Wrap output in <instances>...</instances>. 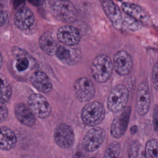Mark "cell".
I'll list each match as a JSON object with an SVG mask.
<instances>
[{
	"mask_svg": "<svg viewBox=\"0 0 158 158\" xmlns=\"http://www.w3.org/2000/svg\"><path fill=\"white\" fill-rule=\"evenodd\" d=\"M90 158H96V157H90Z\"/></svg>",
	"mask_w": 158,
	"mask_h": 158,
	"instance_id": "e575fe53",
	"label": "cell"
},
{
	"mask_svg": "<svg viewBox=\"0 0 158 158\" xmlns=\"http://www.w3.org/2000/svg\"><path fill=\"white\" fill-rule=\"evenodd\" d=\"M7 4V0H0V9H4Z\"/></svg>",
	"mask_w": 158,
	"mask_h": 158,
	"instance_id": "d6a6232c",
	"label": "cell"
},
{
	"mask_svg": "<svg viewBox=\"0 0 158 158\" xmlns=\"http://www.w3.org/2000/svg\"><path fill=\"white\" fill-rule=\"evenodd\" d=\"M152 125L154 131L158 135V103L155 106L153 110Z\"/></svg>",
	"mask_w": 158,
	"mask_h": 158,
	"instance_id": "83f0119b",
	"label": "cell"
},
{
	"mask_svg": "<svg viewBox=\"0 0 158 158\" xmlns=\"http://www.w3.org/2000/svg\"><path fill=\"white\" fill-rule=\"evenodd\" d=\"M30 4L35 6H40L42 5L43 0H27Z\"/></svg>",
	"mask_w": 158,
	"mask_h": 158,
	"instance_id": "1f68e13d",
	"label": "cell"
},
{
	"mask_svg": "<svg viewBox=\"0 0 158 158\" xmlns=\"http://www.w3.org/2000/svg\"><path fill=\"white\" fill-rule=\"evenodd\" d=\"M112 62L115 71L122 76L128 75L133 67L131 56L125 50L118 51L114 56Z\"/></svg>",
	"mask_w": 158,
	"mask_h": 158,
	"instance_id": "30bf717a",
	"label": "cell"
},
{
	"mask_svg": "<svg viewBox=\"0 0 158 158\" xmlns=\"http://www.w3.org/2000/svg\"><path fill=\"white\" fill-rule=\"evenodd\" d=\"M13 5L15 8H18L20 9L22 7H23L24 3H25V0H12Z\"/></svg>",
	"mask_w": 158,
	"mask_h": 158,
	"instance_id": "4dcf8cb0",
	"label": "cell"
},
{
	"mask_svg": "<svg viewBox=\"0 0 158 158\" xmlns=\"http://www.w3.org/2000/svg\"><path fill=\"white\" fill-rule=\"evenodd\" d=\"M102 8L114 27L119 29L122 26L123 15L120 8L112 0H100Z\"/></svg>",
	"mask_w": 158,
	"mask_h": 158,
	"instance_id": "4fadbf2b",
	"label": "cell"
},
{
	"mask_svg": "<svg viewBox=\"0 0 158 158\" xmlns=\"http://www.w3.org/2000/svg\"><path fill=\"white\" fill-rule=\"evenodd\" d=\"M105 137L106 132L102 128L94 127L89 130L83 137L82 147L87 152H94L100 147Z\"/></svg>",
	"mask_w": 158,
	"mask_h": 158,
	"instance_id": "52a82bcc",
	"label": "cell"
},
{
	"mask_svg": "<svg viewBox=\"0 0 158 158\" xmlns=\"http://www.w3.org/2000/svg\"><path fill=\"white\" fill-rule=\"evenodd\" d=\"M144 152L145 158H158V141L149 139L146 144Z\"/></svg>",
	"mask_w": 158,
	"mask_h": 158,
	"instance_id": "603a6c76",
	"label": "cell"
},
{
	"mask_svg": "<svg viewBox=\"0 0 158 158\" xmlns=\"http://www.w3.org/2000/svg\"><path fill=\"white\" fill-rule=\"evenodd\" d=\"M128 158H145V152L141 143L135 140L130 145L128 152Z\"/></svg>",
	"mask_w": 158,
	"mask_h": 158,
	"instance_id": "7402d4cb",
	"label": "cell"
},
{
	"mask_svg": "<svg viewBox=\"0 0 158 158\" xmlns=\"http://www.w3.org/2000/svg\"><path fill=\"white\" fill-rule=\"evenodd\" d=\"M30 82L39 91L47 93L52 89V83L49 77L43 72L36 71L30 77Z\"/></svg>",
	"mask_w": 158,
	"mask_h": 158,
	"instance_id": "e0dca14e",
	"label": "cell"
},
{
	"mask_svg": "<svg viewBox=\"0 0 158 158\" xmlns=\"http://www.w3.org/2000/svg\"><path fill=\"white\" fill-rule=\"evenodd\" d=\"M57 38L64 45L72 46L79 43L81 35L77 28L70 25H64L58 29Z\"/></svg>",
	"mask_w": 158,
	"mask_h": 158,
	"instance_id": "5bb4252c",
	"label": "cell"
},
{
	"mask_svg": "<svg viewBox=\"0 0 158 158\" xmlns=\"http://www.w3.org/2000/svg\"><path fill=\"white\" fill-rule=\"evenodd\" d=\"M151 94L148 85L145 81L141 82L138 87L136 98V111L139 115H146L150 107Z\"/></svg>",
	"mask_w": 158,
	"mask_h": 158,
	"instance_id": "9c48e42d",
	"label": "cell"
},
{
	"mask_svg": "<svg viewBox=\"0 0 158 158\" xmlns=\"http://www.w3.org/2000/svg\"><path fill=\"white\" fill-rule=\"evenodd\" d=\"M129 91L123 85L115 86L110 91L107 100L108 109L113 113L122 112L125 107L128 100Z\"/></svg>",
	"mask_w": 158,
	"mask_h": 158,
	"instance_id": "3957f363",
	"label": "cell"
},
{
	"mask_svg": "<svg viewBox=\"0 0 158 158\" xmlns=\"http://www.w3.org/2000/svg\"><path fill=\"white\" fill-rule=\"evenodd\" d=\"M114 66L111 59L106 54L96 56L93 60L91 70L94 79L98 83H105L110 78Z\"/></svg>",
	"mask_w": 158,
	"mask_h": 158,
	"instance_id": "6da1fadb",
	"label": "cell"
},
{
	"mask_svg": "<svg viewBox=\"0 0 158 158\" xmlns=\"http://www.w3.org/2000/svg\"><path fill=\"white\" fill-rule=\"evenodd\" d=\"M12 93V86L7 78L0 73V102H6L9 101Z\"/></svg>",
	"mask_w": 158,
	"mask_h": 158,
	"instance_id": "44dd1931",
	"label": "cell"
},
{
	"mask_svg": "<svg viewBox=\"0 0 158 158\" xmlns=\"http://www.w3.org/2000/svg\"><path fill=\"white\" fill-rule=\"evenodd\" d=\"M8 116V109L4 102H0V123L5 121Z\"/></svg>",
	"mask_w": 158,
	"mask_h": 158,
	"instance_id": "f1b7e54d",
	"label": "cell"
},
{
	"mask_svg": "<svg viewBox=\"0 0 158 158\" xmlns=\"http://www.w3.org/2000/svg\"><path fill=\"white\" fill-rule=\"evenodd\" d=\"M9 19L7 12L4 9H0V27L5 25Z\"/></svg>",
	"mask_w": 158,
	"mask_h": 158,
	"instance_id": "f546056e",
	"label": "cell"
},
{
	"mask_svg": "<svg viewBox=\"0 0 158 158\" xmlns=\"http://www.w3.org/2000/svg\"><path fill=\"white\" fill-rule=\"evenodd\" d=\"M39 45L44 53L51 56L55 55L58 48L56 40L49 33H44L40 36Z\"/></svg>",
	"mask_w": 158,
	"mask_h": 158,
	"instance_id": "ffe728a7",
	"label": "cell"
},
{
	"mask_svg": "<svg viewBox=\"0 0 158 158\" xmlns=\"http://www.w3.org/2000/svg\"><path fill=\"white\" fill-rule=\"evenodd\" d=\"M27 106L33 114L40 118L45 119L51 115V106L47 99L40 94H30L27 100Z\"/></svg>",
	"mask_w": 158,
	"mask_h": 158,
	"instance_id": "5b68a950",
	"label": "cell"
},
{
	"mask_svg": "<svg viewBox=\"0 0 158 158\" xmlns=\"http://www.w3.org/2000/svg\"><path fill=\"white\" fill-rule=\"evenodd\" d=\"M122 26L130 31H137L143 27V23L128 15L123 18Z\"/></svg>",
	"mask_w": 158,
	"mask_h": 158,
	"instance_id": "cb8c5ba5",
	"label": "cell"
},
{
	"mask_svg": "<svg viewBox=\"0 0 158 158\" xmlns=\"http://www.w3.org/2000/svg\"><path fill=\"white\" fill-rule=\"evenodd\" d=\"M73 91L78 100L83 102H88L94 97L95 87L90 79L86 77H81L75 81Z\"/></svg>",
	"mask_w": 158,
	"mask_h": 158,
	"instance_id": "ba28073f",
	"label": "cell"
},
{
	"mask_svg": "<svg viewBox=\"0 0 158 158\" xmlns=\"http://www.w3.org/2000/svg\"><path fill=\"white\" fill-rule=\"evenodd\" d=\"M54 17L63 22L70 23L76 19L77 10L73 4L68 0H59L52 6Z\"/></svg>",
	"mask_w": 158,
	"mask_h": 158,
	"instance_id": "277c9868",
	"label": "cell"
},
{
	"mask_svg": "<svg viewBox=\"0 0 158 158\" xmlns=\"http://www.w3.org/2000/svg\"><path fill=\"white\" fill-rule=\"evenodd\" d=\"M17 143V138L15 132L9 127H0V149L9 151L14 149Z\"/></svg>",
	"mask_w": 158,
	"mask_h": 158,
	"instance_id": "ac0fdd59",
	"label": "cell"
},
{
	"mask_svg": "<svg viewBox=\"0 0 158 158\" xmlns=\"http://www.w3.org/2000/svg\"><path fill=\"white\" fill-rule=\"evenodd\" d=\"M29 66V61L27 58L22 57L17 59L15 64L16 69L19 72H23L26 70Z\"/></svg>",
	"mask_w": 158,
	"mask_h": 158,
	"instance_id": "484cf974",
	"label": "cell"
},
{
	"mask_svg": "<svg viewBox=\"0 0 158 158\" xmlns=\"http://www.w3.org/2000/svg\"><path fill=\"white\" fill-rule=\"evenodd\" d=\"M2 65V56L1 53L0 52V69L1 68Z\"/></svg>",
	"mask_w": 158,
	"mask_h": 158,
	"instance_id": "836d02e7",
	"label": "cell"
},
{
	"mask_svg": "<svg viewBox=\"0 0 158 158\" xmlns=\"http://www.w3.org/2000/svg\"><path fill=\"white\" fill-rule=\"evenodd\" d=\"M55 55L62 63L68 65L77 64L81 58V51L75 46H59Z\"/></svg>",
	"mask_w": 158,
	"mask_h": 158,
	"instance_id": "8fae6325",
	"label": "cell"
},
{
	"mask_svg": "<svg viewBox=\"0 0 158 158\" xmlns=\"http://www.w3.org/2000/svg\"><path fill=\"white\" fill-rule=\"evenodd\" d=\"M105 117L103 104L97 101L89 102L83 107L81 117L83 123L88 127H96L101 123Z\"/></svg>",
	"mask_w": 158,
	"mask_h": 158,
	"instance_id": "7a4b0ae2",
	"label": "cell"
},
{
	"mask_svg": "<svg viewBox=\"0 0 158 158\" xmlns=\"http://www.w3.org/2000/svg\"><path fill=\"white\" fill-rule=\"evenodd\" d=\"M54 139L56 144L61 148H71L75 141V134L72 128L65 123H60L54 131Z\"/></svg>",
	"mask_w": 158,
	"mask_h": 158,
	"instance_id": "8992f818",
	"label": "cell"
},
{
	"mask_svg": "<svg viewBox=\"0 0 158 158\" xmlns=\"http://www.w3.org/2000/svg\"><path fill=\"white\" fill-rule=\"evenodd\" d=\"M121 146L118 142H112L106 149L102 158H118Z\"/></svg>",
	"mask_w": 158,
	"mask_h": 158,
	"instance_id": "d4e9b609",
	"label": "cell"
},
{
	"mask_svg": "<svg viewBox=\"0 0 158 158\" xmlns=\"http://www.w3.org/2000/svg\"><path fill=\"white\" fill-rule=\"evenodd\" d=\"M35 20V17L33 12L25 6L19 9L14 16L15 25L21 30L30 28L33 25Z\"/></svg>",
	"mask_w": 158,
	"mask_h": 158,
	"instance_id": "9a60e30c",
	"label": "cell"
},
{
	"mask_svg": "<svg viewBox=\"0 0 158 158\" xmlns=\"http://www.w3.org/2000/svg\"><path fill=\"white\" fill-rule=\"evenodd\" d=\"M131 114V107H125L112 121L110 126V134L115 138H121L125 133Z\"/></svg>",
	"mask_w": 158,
	"mask_h": 158,
	"instance_id": "7c38bea8",
	"label": "cell"
},
{
	"mask_svg": "<svg viewBox=\"0 0 158 158\" xmlns=\"http://www.w3.org/2000/svg\"><path fill=\"white\" fill-rule=\"evenodd\" d=\"M14 113L17 119L26 127H32L36 122V116L31 112L28 106L24 103L15 105Z\"/></svg>",
	"mask_w": 158,
	"mask_h": 158,
	"instance_id": "2e32d148",
	"label": "cell"
},
{
	"mask_svg": "<svg viewBox=\"0 0 158 158\" xmlns=\"http://www.w3.org/2000/svg\"><path fill=\"white\" fill-rule=\"evenodd\" d=\"M121 7L123 12L128 16L139 21L142 23H146L149 21V15L138 4L124 2L122 3Z\"/></svg>",
	"mask_w": 158,
	"mask_h": 158,
	"instance_id": "d6986e66",
	"label": "cell"
},
{
	"mask_svg": "<svg viewBox=\"0 0 158 158\" xmlns=\"http://www.w3.org/2000/svg\"><path fill=\"white\" fill-rule=\"evenodd\" d=\"M152 83L154 89L158 90V61L155 63L152 67Z\"/></svg>",
	"mask_w": 158,
	"mask_h": 158,
	"instance_id": "4316f807",
	"label": "cell"
}]
</instances>
